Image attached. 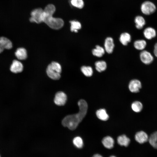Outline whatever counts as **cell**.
Instances as JSON below:
<instances>
[{"label":"cell","instance_id":"cell-12","mask_svg":"<svg viewBox=\"0 0 157 157\" xmlns=\"http://www.w3.org/2000/svg\"><path fill=\"white\" fill-rule=\"evenodd\" d=\"M136 141L140 144H143L148 140L149 138L147 134L144 132L141 131L137 132L135 135Z\"/></svg>","mask_w":157,"mask_h":157},{"label":"cell","instance_id":"cell-18","mask_svg":"<svg viewBox=\"0 0 157 157\" xmlns=\"http://www.w3.org/2000/svg\"><path fill=\"white\" fill-rule=\"evenodd\" d=\"M135 27L138 29H142L145 24V21L143 17L141 16H136L134 20Z\"/></svg>","mask_w":157,"mask_h":157},{"label":"cell","instance_id":"cell-29","mask_svg":"<svg viewBox=\"0 0 157 157\" xmlns=\"http://www.w3.org/2000/svg\"><path fill=\"white\" fill-rule=\"evenodd\" d=\"M70 3L72 6L79 9H82L84 6L83 0H71Z\"/></svg>","mask_w":157,"mask_h":157},{"label":"cell","instance_id":"cell-11","mask_svg":"<svg viewBox=\"0 0 157 157\" xmlns=\"http://www.w3.org/2000/svg\"><path fill=\"white\" fill-rule=\"evenodd\" d=\"M104 49L108 53H112L114 47L115 45L113 39L110 37H107L105 39L104 44Z\"/></svg>","mask_w":157,"mask_h":157},{"label":"cell","instance_id":"cell-26","mask_svg":"<svg viewBox=\"0 0 157 157\" xmlns=\"http://www.w3.org/2000/svg\"><path fill=\"white\" fill-rule=\"evenodd\" d=\"M73 143L74 145L78 149H81L83 146V139L79 136L74 138L73 140Z\"/></svg>","mask_w":157,"mask_h":157},{"label":"cell","instance_id":"cell-21","mask_svg":"<svg viewBox=\"0 0 157 157\" xmlns=\"http://www.w3.org/2000/svg\"><path fill=\"white\" fill-rule=\"evenodd\" d=\"M95 65L96 70L99 72L105 71L107 68V64L104 60L96 61L95 63Z\"/></svg>","mask_w":157,"mask_h":157},{"label":"cell","instance_id":"cell-7","mask_svg":"<svg viewBox=\"0 0 157 157\" xmlns=\"http://www.w3.org/2000/svg\"><path fill=\"white\" fill-rule=\"evenodd\" d=\"M140 58L141 61L145 64H149L153 60L152 56L149 52L144 50L141 51L140 54Z\"/></svg>","mask_w":157,"mask_h":157},{"label":"cell","instance_id":"cell-3","mask_svg":"<svg viewBox=\"0 0 157 157\" xmlns=\"http://www.w3.org/2000/svg\"><path fill=\"white\" fill-rule=\"evenodd\" d=\"M61 71L60 65L57 62H53L48 65L46 72L49 77L52 79L56 80L60 78Z\"/></svg>","mask_w":157,"mask_h":157},{"label":"cell","instance_id":"cell-17","mask_svg":"<svg viewBox=\"0 0 157 157\" xmlns=\"http://www.w3.org/2000/svg\"><path fill=\"white\" fill-rule=\"evenodd\" d=\"M130 139L125 135H122L119 136L117 138V142L118 144L121 146L127 147L130 142Z\"/></svg>","mask_w":157,"mask_h":157},{"label":"cell","instance_id":"cell-22","mask_svg":"<svg viewBox=\"0 0 157 157\" xmlns=\"http://www.w3.org/2000/svg\"><path fill=\"white\" fill-rule=\"evenodd\" d=\"M69 22L71 24L70 30L72 32L77 33L78 30L81 28V25L79 21L73 20L70 21Z\"/></svg>","mask_w":157,"mask_h":157},{"label":"cell","instance_id":"cell-31","mask_svg":"<svg viewBox=\"0 0 157 157\" xmlns=\"http://www.w3.org/2000/svg\"><path fill=\"white\" fill-rule=\"evenodd\" d=\"M92 157H103V156L99 154H96L92 156Z\"/></svg>","mask_w":157,"mask_h":157},{"label":"cell","instance_id":"cell-2","mask_svg":"<svg viewBox=\"0 0 157 157\" xmlns=\"http://www.w3.org/2000/svg\"><path fill=\"white\" fill-rule=\"evenodd\" d=\"M43 22L50 28L56 30L61 28L64 24V21L61 18L54 17L53 15H47L44 11Z\"/></svg>","mask_w":157,"mask_h":157},{"label":"cell","instance_id":"cell-15","mask_svg":"<svg viewBox=\"0 0 157 157\" xmlns=\"http://www.w3.org/2000/svg\"><path fill=\"white\" fill-rule=\"evenodd\" d=\"M143 34L146 38L150 40L156 36V32L154 28L151 27H148L144 30Z\"/></svg>","mask_w":157,"mask_h":157},{"label":"cell","instance_id":"cell-1","mask_svg":"<svg viewBox=\"0 0 157 157\" xmlns=\"http://www.w3.org/2000/svg\"><path fill=\"white\" fill-rule=\"evenodd\" d=\"M78 104L79 109V112L76 114L66 116L62 121V124L64 126L67 127L71 130L76 129L87 113L88 106L85 101L81 99L78 101Z\"/></svg>","mask_w":157,"mask_h":157},{"label":"cell","instance_id":"cell-28","mask_svg":"<svg viewBox=\"0 0 157 157\" xmlns=\"http://www.w3.org/2000/svg\"><path fill=\"white\" fill-rule=\"evenodd\" d=\"M142 105L140 101H136L134 102L131 105V108L135 112H139L142 108Z\"/></svg>","mask_w":157,"mask_h":157},{"label":"cell","instance_id":"cell-32","mask_svg":"<svg viewBox=\"0 0 157 157\" xmlns=\"http://www.w3.org/2000/svg\"><path fill=\"white\" fill-rule=\"evenodd\" d=\"M109 157H116L114 156H110Z\"/></svg>","mask_w":157,"mask_h":157},{"label":"cell","instance_id":"cell-5","mask_svg":"<svg viewBox=\"0 0 157 157\" xmlns=\"http://www.w3.org/2000/svg\"><path fill=\"white\" fill-rule=\"evenodd\" d=\"M140 9L143 14L146 15H149L155 11L156 7L155 4L152 2L146 1L142 3Z\"/></svg>","mask_w":157,"mask_h":157},{"label":"cell","instance_id":"cell-9","mask_svg":"<svg viewBox=\"0 0 157 157\" xmlns=\"http://www.w3.org/2000/svg\"><path fill=\"white\" fill-rule=\"evenodd\" d=\"M142 85L141 82L138 80L134 79L131 80L129 85V90L132 92L137 93L139 91Z\"/></svg>","mask_w":157,"mask_h":157},{"label":"cell","instance_id":"cell-14","mask_svg":"<svg viewBox=\"0 0 157 157\" xmlns=\"http://www.w3.org/2000/svg\"><path fill=\"white\" fill-rule=\"evenodd\" d=\"M102 142L105 147L108 149H111L113 147L114 141L111 137L107 136L103 139Z\"/></svg>","mask_w":157,"mask_h":157},{"label":"cell","instance_id":"cell-19","mask_svg":"<svg viewBox=\"0 0 157 157\" xmlns=\"http://www.w3.org/2000/svg\"><path fill=\"white\" fill-rule=\"evenodd\" d=\"M96 114L97 117L101 120L106 121L109 118V116L104 109H100L97 110Z\"/></svg>","mask_w":157,"mask_h":157},{"label":"cell","instance_id":"cell-30","mask_svg":"<svg viewBox=\"0 0 157 157\" xmlns=\"http://www.w3.org/2000/svg\"><path fill=\"white\" fill-rule=\"evenodd\" d=\"M154 53L155 55L157 57V42L154 45Z\"/></svg>","mask_w":157,"mask_h":157},{"label":"cell","instance_id":"cell-24","mask_svg":"<svg viewBox=\"0 0 157 157\" xmlns=\"http://www.w3.org/2000/svg\"><path fill=\"white\" fill-rule=\"evenodd\" d=\"M147 45L145 41L143 40H138L134 43V47L138 50H142L144 49Z\"/></svg>","mask_w":157,"mask_h":157},{"label":"cell","instance_id":"cell-10","mask_svg":"<svg viewBox=\"0 0 157 157\" xmlns=\"http://www.w3.org/2000/svg\"><path fill=\"white\" fill-rule=\"evenodd\" d=\"M23 66L22 64L19 61L14 60L11 65L10 70V71L15 73L21 72L23 70Z\"/></svg>","mask_w":157,"mask_h":157},{"label":"cell","instance_id":"cell-25","mask_svg":"<svg viewBox=\"0 0 157 157\" xmlns=\"http://www.w3.org/2000/svg\"><path fill=\"white\" fill-rule=\"evenodd\" d=\"M81 70L86 76L90 77L93 74V70L92 67L89 66H83L81 68Z\"/></svg>","mask_w":157,"mask_h":157},{"label":"cell","instance_id":"cell-4","mask_svg":"<svg viewBox=\"0 0 157 157\" xmlns=\"http://www.w3.org/2000/svg\"><path fill=\"white\" fill-rule=\"evenodd\" d=\"M44 10L41 8L33 10L31 12L29 20L31 22L40 24L43 21Z\"/></svg>","mask_w":157,"mask_h":157},{"label":"cell","instance_id":"cell-33","mask_svg":"<svg viewBox=\"0 0 157 157\" xmlns=\"http://www.w3.org/2000/svg\"></svg>","mask_w":157,"mask_h":157},{"label":"cell","instance_id":"cell-8","mask_svg":"<svg viewBox=\"0 0 157 157\" xmlns=\"http://www.w3.org/2000/svg\"><path fill=\"white\" fill-rule=\"evenodd\" d=\"M12 43L11 41L5 37H0V53L4 49H10L12 47Z\"/></svg>","mask_w":157,"mask_h":157},{"label":"cell","instance_id":"cell-23","mask_svg":"<svg viewBox=\"0 0 157 157\" xmlns=\"http://www.w3.org/2000/svg\"><path fill=\"white\" fill-rule=\"evenodd\" d=\"M148 140L151 145L157 149V131L152 133L149 136Z\"/></svg>","mask_w":157,"mask_h":157},{"label":"cell","instance_id":"cell-20","mask_svg":"<svg viewBox=\"0 0 157 157\" xmlns=\"http://www.w3.org/2000/svg\"><path fill=\"white\" fill-rule=\"evenodd\" d=\"M105 52L104 49L99 45H96L95 48L93 49L92 51L93 55L98 57H102L104 54Z\"/></svg>","mask_w":157,"mask_h":157},{"label":"cell","instance_id":"cell-6","mask_svg":"<svg viewBox=\"0 0 157 157\" xmlns=\"http://www.w3.org/2000/svg\"><path fill=\"white\" fill-rule=\"evenodd\" d=\"M67 99L66 95L63 92L60 91L56 94L54 99V102L57 105L63 106L65 104Z\"/></svg>","mask_w":157,"mask_h":157},{"label":"cell","instance_id":"cell-13","mask_svg":"<svg viewBox=\"0 0 157 157\" xmlns=\"http://www.w3.org/2000/svg\"><path fill=\"white\" fill-rule=\"evenodd\" d=\"M15 55L19 60H24L27 57V52L26 49L22 47L18 48L15 52Z\"/></svg>","mask_w":157,"mask_h":157},{"label":"cell","instance_id":"cell-16","mask_svg":"<svg viewBox=\"0 0 157 157\" xmlns=\"http://www.w3.org/2000/svg\"><path fill=\"white\" fill-rule=\"evenodd\" d=\"M131 40L130 35L127 32L122 33L120 35L119 40L120 42L124 45L126 46L130 42Z\"/></svg>","mask_w":157,"mask_h":157},{"label":"cell","instance_id":"cell-27","mask_svg":"<svg viewBox=\"0 0 157 157\" xmlns=\"http://www.w3.org/2000/svg\"><path fill=\"white\" fill-rule=\"evenodd\" d=\"M55 6L52 4L47 5L44 10V13L48 15H53L56 11Z\"/></svg>","mask_w":157,"mask_h":157}]
</instances>
